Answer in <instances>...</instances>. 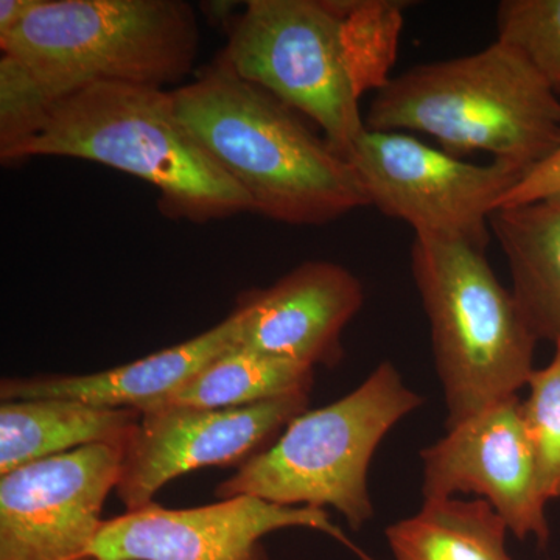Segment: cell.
I'll use <instances>...</instances> for the list:
<instances>
[{"label": "cell", "instance_id": "1", "mask_svg": "<svg viewBox=\"0 0 560 560\" xmlns=\"http://www.w3.org/2000/svg\"><path fill=\"white\" fill-rule=\"evenodd\" d=\"M396 0H249L219 60L324 131L349 161L366 121L360 102L396 62L404 11Z\"/></svg>", "mask_w": 560, "mask_h": 560}, {"label": "cell", "instance_id": "2", "mask_svg": "<svg viewBox=\"0 0 560 560\" xmlns=\"http://www.w3.org/2000/svg\"><path fill=\"white\" fill-rule=\"evenodd\" d=\"M184 127L250 200L253 212L319 226L368 208L359 173L294 109L217 60L172 91Z\"/></svg>", "mask_w": 560, "mask_h": 560}, {"label": "cell", "instance_id": "3", "mask_svg": "<svg viewBox=\"0 0 560 560\" xmlns=\"http://www.w3.org/2000/svg\"><path fill=\"white\" fill-rule=\"evenodd\" d=\"M36 156L97 162L145 180L171 219L208 223L253 212L248 195L184 127L172 91L160 88L102 81L70 92L0 160Z\"/></svg>", "mask_w": 560, "mask_h": 560}, {"label": "cell", "instance_id": "4", "mask_svg": "<svg viewBox=\"0 0 560 560\" xmlns=\"http://www.w3.org/2000/svg\"><path fill=\"white\" fill-rule=\"evenodd\" d=\"M368 130L423 132L453 156L486 151L529 172L558 149L560 98L510 44L429 62L375 92Z\"/></svg>", "mask_w": 560, "mask_h": 560}, {"label": "cell", "instance_id": "5", "mask_svg": "<svg viewBox=\"0 0 560 560\" xmlns=\"http://www.w3.org/2000/svg\"><path fill=\"white\" fill-rule=\"evenodd\" d=\"M411 271L430 323L447 430L517 396L534 372L539 338L485 249L415 235Z\"/></svg>", "mask_w": 560, "mask_h": 560}, {"label": "cell", "instance_id": "6", "mask_svg": "<svg viewBox=\"0 0 560 560\" xmlns=\"http://www.w3.org/2000/svg\"><path fill=\"white\" fill-rule=\"evenodd\" d=\"M422 404L385 361L348 396L291 420L275 444L219 485L217 497L331 506L359 530L374 517L368 489L372 456L389 430Z\"/></svg>", "mask_w": 560, "mask_h": 560}, {"label": "cell", "instance_id": "7", "mask_svg": "<svg viewBox=\"0 0 560 560\" xmlns=\"http://www.w3.org/2000/svg\"><path fill=\"white\" fill-rule=\"evenodd\" d=\"M0 49L61 98L102 81L162 90L191 72L198 24L178 0H36Z\"/></svg>", "mask_w": 560, "mask_h": 560}, {"label": "cell", "instance_id": "8", "mask_svg": "<svg viewBox=\"0 0 560 560\" xmlns=\"http://www.w3.org/2000/svg\"><path fill=\"white\" fill-rule=\"evenodd\" d=\"M349 162L383 215L405 221L420 237L481 249L489 243L490 217L525 175L506 162L470 164L401 131L366 130Z\"/></svg>", "mask_w": 560, "mask_h": 560}, {"label": "cell", "instance_id": "9", "mask_svg": "<svg viewBox=\"0 0 560 560\" xmlns=\"http://www.w3.org/2000/svg\"><path fill=\"white\" fill-rule=\"evenodd\" d=\"M311 393H293L241 408L160 407L140 411L121 447L116 492L127 511L153 503L167 482L191 470L235 466L308 410Z\"/></svg>", "mask_w": 560, "mask_h": 560}, {"label": "cell", "instance_id": "10", "mask_svg": "<svg viewBox=\"0 0 560 560\" xmlns=\"http://www.w3.org/2000/svg\"><path fill=\"white\" fill-rule=\"evenodd\" d=\"M121 447L94 444L0 477V560H92Z\"/></svg>", "mask_w": 560, "mask_h": 560}, {"label": "cell", "instance_id": "11", "mask_svg": "<svg viewBox=\"0 0 560 560\" xmlns=\"http://www.w3.org/2000/svg\"><path fill=\"white\" fill-rule=\"evenodd\" d=\"M285 528H311L363 555L329 514L238 495L208 506L167 510L150 503L103 523L92 560H268L261 539Z\"/></svg>", "mask_w": 560, "mask_h": 560}, {"label": "cell", "instance_id": "12", "mask_svg": "<svg viewBox=\"0 0 560 560\" xmlns=\"http://www.w3.org/2000/svg\"><path fill=\"white\" fill-rule=\"evenodd\" d=\"M425 500L475 493L488 501L518 539H550L536 456L518 396L447 430L442 440L420 452Z\"/></svg>", "mask_w": 560, "mask_h": 560}, {"label": "cell", "instance_id": "13", "mask_svg": "<svg viewBox=\"0 0 560 560\" xmlns=\"http://www.w3.org/2000/svg\"><path fill=\"white\" fill-rule=\"evenodd\" d=\"M360 280L341 265L305 261L265 290L242 296L238 346L307 366L335 368L341 335L363 305Z\"/></svg>", "mask_w": 560, "mask_h": 560}, {"label": "cell", "instance_id": "14", "mask_svg": "<svg viewBox=\"0 0 560 560\" xmlns=\"http://www.w3.org/2000/svg\"><path fill=\"white\" fill-rule=\"evenodd\" d=\"M242 323L243 312L237 307L219 326L189 341L95 374L3 378L0 399H62L140 411L178 389L221 353L238 346Z\"/></svg>", "mask_w": 560, "mask_h": 560}, {"label": "cell", "instance_id": "15", "mask_svg": "<svg viewBox=\"0 0 560 560\" xmlns=\"http://www.w3.org/2000/svg\"><path fill=\"white\" fill-rule=\"evenodd\" d=\"M140 416L138 408H103L73 400L2 401L0 477L86 445L124 447Z\"/></svg>", "mask_w": 560, "mask_h": 560}, {"label": "cell", "instance_id": "16", "mask_svg": "<svg viewBox=\"0 0 560 560\" xmlns=\"http://www.w3.org/2000/svg\"><path fill=\"white\" fill-rule=\"evenodd\" d=\"M512 276V294L539 340H560V195L490 217Z\"/></svg>", "mask_w": 560, "mask_h": 560}, {"label": "cell", "instance_id": "17", "mask_svg": "<svg viewBox=\"0 0 560 560\" xmlns=\"http://www.w3.org/2000/svg\"><path fill=\"white\" fill-rule=\"evenodd\" d=\"M506 523L486 500H425L386 528L394 560H512ZM360 560H375L364 555Z\"/></svg>", "mask_w": 560, "mask_h": 560}, {"label": "cell", "instance_id": "18", "mask_svg": "<svg viewBox=\"0 0 560 560\" xmlns=\"http://www.w3.org/2000/svg\"><path fill=\"white\" fill-rule=\"evenodd\" d=\"M315 368L234 346L190 381L140 411L160 407L241 408L293 393H311Z\"/></svg>", "mask_w": 560, "mask_h": 560}, {"label": "cell", "instance_id": "19", "mask_svg": "<svg viewBox=\"0 0 560 560\" xmlns=\"http://www.w3.org/2000/svg\"><path fill=\"white\" fill-rule=\"evenodd\" d=\"M499 40L521 51L560 98V0H503Z\"/></svg>", "mask_w": 560, "mask_h": 560}, {"label": "cell", "instance_id": "20", "mask_svg": "<svg viewBox=\"0 0 560 560\" xmlns=\"http://www.w3.org/2000/svg\"><path fill=\"white\" fill-rule=\"evenodd\" d=\"M526 386L523 422L536 456L541 495L547 501L560 499V340L551 363L534 370Z\"/></svg>", "mask_w": 560, "mask_h": 560}, {"label": "cell", "instance_id": "21", "mask_svg": "<svg viewBox=\"0 0 560 560\" xmlns=\"http://www.w3.org/2000/svg\"><path fill=\"white\" fill-rule=\"evenodd\" d=\"M60 95L25 62L0 57V154L7 153L43 127Z\"/></svg>", "mask_w": 560, "mask_h": 560}, {"label": "cell", "instance_id": "22", "mask_svg": "<svg viewBox=\"0 0 560 560\" xmlns=\"http://www.w3.org/2000/svg\"><path fill=\"white\" fill-rule=\"evenodd\" d=\"M560 195V143L547 160L537 164L523 175L506 197L501 201V208L528 205V202L545 200Z\"/></svg>", "mask_w": 560, "mask_h": 560}, {"label": "cell", "instance_id": "23", "mask_svg": "<svg viewBox=\"0 0 560 560\" xmlns=\"http://www.w3.org/2000/svg\"><path fill=\"white\" fill-rule=\"evenodd\" d=\"M36 0H2L0 2V38L13 32L27 18Z\"/></svg>", "mask_w": 560, "mask_h": 560}]
</instances>
